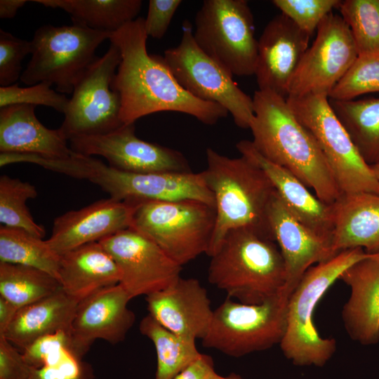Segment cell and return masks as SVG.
Returning <instances> with one entry per match:
<instances>
[{
	"mask_svg": "<svg viewBox=\"0 0 379 379\" xmlns=\"http://www.w3.org/2000/svg\"><path fill=\"white\" fill-rule=\"evenodd\" d=\"M32 52L31 41L21 39L0 29V85L14 84L22 75V62Z\"/></svg>",
	"mask_w": 379,
	"mask_h": 379,
	"instance_id": "74e56055",
	"label": "cell"
},
{
	"mask_svg": "<svg viewBox=\"0 0 379 379\" xmlns=\"http://www.w3.org/2000/svg\"><path fill=\"white\" fill-rule=\"evenodd\" d=\"M181 0H150L144 19L147 36L160 39L166 34Z\"/></svg>",
	"mask_w": 379,
	"mask_h": 379,
	"instance_id": "60d3db41",
	"label": "cell"
},
{
	"mask_svg": "<svg viewBox=\"0 0 379 379\" xmlns=\"http://www.w3.org/2000/svg\"><path fill=\"white\" fill-rule=\"evenodd\" d=\"M145 300L148 314L169 331L195 340L206 334L213 310L207 291L197 279L180 277Z\"/></svg>",
	"mask_w": 379,
	"mask_h": 379,
	"instance_id": "ffe728a7",
	"label": "cell"
},
{
	"mask_svg": "<svg viewBox=\"0 0 379 379\" xmlns=\"http://www.w3.org/2000/svg\"><path fill=\"white\" fill-rule=\"evenodd\" d=\"M215 373L212 357L201 354L194 362L176 375L173 379H213Z\"/></svg>",
	"mask_w": 379,
	"mask_h": 379,
	"instance_id": "7bdbcfd3",
	"label": "cell"
},
{
	"mask_svg": "<svg viewBox=\"0 0 379 379\" xmlns=\"http://www.w3.org/2000/svg\"><path fill=\"white\" fill-rule=\"evenodd\" d=\"M310 38L282 13L269 21L258 40L254 75L258 90L287 97L291 80L309 48Z\"/></svg>",
	"mask_w": 379,
	"mask_h": 379,
	"instance_id": "ac0fdd59",
	"label": "cell"
},
{
	"mask_svg": "<svg viewBox=\"0 0 379 379\" xmlns=\"http://www.w3.org/2000/svg\"><path fill=\"white\" fill-rule=\"evenodd\" d=\"M60 260L46 240L20 228L1 226L0 262L39 269L58 280Z\"/></svg>",
	"mask_w": 379,
	"mask_h": 379,
	"instance_id": "4dcf8cb0",
	"label": "cell"
},
{
	"mask_svg": "<svg viewBox=\"0 0 379 379\" xmlns=\"http://www.w3.org/2000/svg\"><path fill=\"white\" fill-rule=\"evenodd\" d=\"M62 289L80 301L93 293L119 284V269L100 242L81 246L60 255Z\"/></svg>",
	"mask_w": 379,
	"mask_h": 379,
	"instance_id": "484cf974",
	"label": "cell"
},
{
	"mask_svg": "<svg viewBox=\"0 0 379 379\" xmlns=\"http://www.w3.org/2000/svg\"><path fill=\"white\" fill-rule=\"evenodd\" d=\"M61 288L59 281L34 267L0 262V296L18 309Z\"/></svg>",
	"mask_w": 379,
	"mask_h": 379,
	"instance_id": "1f68e13d",
	"label": "cell"
},
{
	"mask_svg": "<svg viewBox=\"0 0 379 379\" xmlns=\"http://www.w3.org/2000/svg\"><path fill=\"white\" fill-rule=\"evenodd\" d=\"M329 102L364 161L378 164L379 98Z\"/></svg>",
	"mask_w": 379,
	"mask_h": 379,
	"instance_id": "f1b7e54d",
	"label": "cell"
},
{
	"mask_svg": "<svg viewBox=\"0 0 379 379\" xmlns=\"http://www.w3.org/2000/svg\"><path fill=\"white\" fill-rule=\"evenodd\" d=\"M293 114L315 140L342 193L379 194V182L360 156L325 94L288 96Z\"/></svg>",
	"mask_w": 379,
	"mask_h": 379,
	"instance_id": "8fae6325",
	"label": "cell"
},
{
	"mask_svg": "<svg viewBox=\"0 0 379 379\" xmlns=\"http://www.w3.org/2000/svg\"><path fill=\"white\" fill-rule=\"evenodd\" d=\"M34 105H13L0 108L1 153L32 154L65 158L73 151L62 131L50 129L36 118Z\"/></svg>",
	"mask_w": 379,
	"mask_h": 379,
	"instance_id": "cb8c5ba5",
	"label": "cell"
},
{
	"mask_svg": "<svg viewBox=\"0 0 379 379\" xmlns=\"http://www.w3.org/2000/svg\"><path fill=\"white\" fill-rule=\"evenodd\" d=\"M253 101L254 117L250 129L256 150L313 189L323 202H335L341 192L332 170L312 135L293 114L286 98L258 90Z\"/></svg>",
	"mask_w": 379,
	"mask_h": 379,
	"instance_id": "7a4b0ae2",
	"label": "cell"
},
{
	"mask_svg": "<svg viewBox=\"0 0 379 379\" xmlns=\"http://www.w3.org/2000/svg\"><path fill=\"white\" fill-rule=\"evenodd\" d=\"M144 19L126 23L112 33L109 40L116 45L121 60L112 83L121 98L123 124L159 112H175L194 117L204 124L213 125L226 117L222 106L199 100L177 82L164 57L149 54Z\"/></svg>",
	"mask_w": 379,
	"mask_h": 379,
	"instance_id": "6da1fadb",
	"label": "cell"
},
{
	"mask_svg": "<svg viewBox=\"0 0 379 379\" xmlns=\"http://www.w3.org/2000/svg\"><path fill=\"white\" fill-rule=\"evenodd\" d=\"M331 208L332 247L336 254L355 248L368 253H379L378 194L342 193Z\"/></svg>",
	"mask_w": 379,
	"mask_h": 379,
	"instance_id": "d4e9b609",
	"label": "cell"
},
{
	"mask_svg": "<svg viewBox=\"0 0 379 379\" xmlns=\"http://www.w3.org/2000/svg\"><path fill=\"white\" fill-rule=\"evenodd\" d=\"M131 300L118 284L80 300L71 326L72 352L83 359L98 339L112 345L123 342L135 320V314L128 307Z\"/></svg>",
	"mask_w": 379,
	"mask_h": 379,
	"instance_id": "e0dca14e",
	"label": "cell"
},
{
	"mask_svg": "<svg viewBox=\"0 0 379 379\" xmlns=\"http://www.w3.org/2000/svg\"><path fill=\"white\" fill-rule=\"evenodd\" d=\"M99 242L116 262L121 274L119 284L131 299L161 291L180 277L182 266L132 227Z\"/></svg>",
	"mask_w": 379,
	"mask_h": 379,
	"instance_id": "9a60e30c",
	"label": "cell"
},
{
	"mask_svg": "<svg viewBox=\"0 0 379 379\" xmlns=\"http://www.w3.org/2000/svg\"><path fill=\"white\" fill-rule=\"evenodd\" d=\"M91 364L77 357L71 350L66 351L56 361L33 368L29 379H94Z\"/></svg>",
	"mask_w": 379,
	"mask_h": 379,
	"instance_id": "ab89813d",
	"label": "cell"
},
{
	"mask_svg": "<svg viewBox=\"0 0 379 379\" xmlns=\"http://www.w3.org/2000/svg\"><path fill=\"white\" fill-rule=\"evenodd\" d=\"M29 1L27 0H1L0 18L1 19L13 18L17 11Z\"/></svg>",
	"mask_w": 379,
	"mask_h": 379,
	"instance_id": "f6af8a7d",
	"label": "cell"
},
{
	"mask_svg": "<svg viewBox=\"0 0 379 379\" xmlns=\"http://www.w3.org/2000/svg\"><path fill=\"white\" fill-rule=\"evenodd\" d=\"M79 302L61 288L45 298L20 308L3 336L22 351L42 335L71 331Z\"/></svg>",
	"mask_w": 379,
	"mask_h": 379,
	"instance_id": "4316f807",
	"label": "cell"
},
{
	"mask_svg": "<svg viewBox=\"0 0 379 379\" xmlns=\"http://www.w3.org/2000/svg\"><path fill=\"white\" fill-rule=\"evenodd\" d=\"M78 154L105 158L115 169L134 173L190 171L187 159L177 150L147 142L135 134L134 124L101 135L69 140Z\"/></svg>",
	"mask_w": 379,
	"mask_h": 379,
	"instance_id": "2e32d148",
	"label": "cell"
},
{
	"mask_svg": "<svg viewBox=\"0 0 379 379\" xmlns=\"http://www.w3.org/2000/svg\"><path fill=\"white\" fill-rule=\"evenodd\" d=\"M206 161L202 173L213 194L216 213L207 255H213L235 229H252L275 241L268 220L275 189L265 172L243 156L230 158L212 148L206 149Z\"/></svg>",
	"mask_w": 379,
	"mask_h": 379,
	"instance_id": "3957f363",
	"label": "cell"
},
{
	"mask_svg": "<svg viewBox=\"0 0 379 379\" xmlns=\"http://www.w3.org/2000/svg\"><path fill=\"white\" fill-rule=\"evenodd\" d=\"M289 294L284 288L260 304H246L227 298L213 310L201 340L206 348L240 357L280 344L286 328Z\"/></svg>",
	"mask_w": 379,
	"mask_h": 379,
	"instance_id": "52a82bcc",
	"label": "cell"
},
{
	"mask_svg": "<svg viewBox=\"0 0 379 379\" xmlns=\"http://www.w3.org/2000/svg\"><path fill=\"white\" fill-rule=\"evenodd\" d=\"M51 86L40 82L29 87H20L18 84L0 87V108L13 105H44L64 114L69 99Z\"/></svg>",
	"mask_w": 379,
	"mask_h": 379,
	"instance_id": "d590c367",
	"label": "cell"
},
{
	"mask_svg": "<svg viewBox=\"0 0 379 379\" xmlns=\"http://www.w3.org/2000/svg\"><path fill=\"white\" fill-rule=\"evenodd\" d=\"M370 254L361 248L345 250L310 267L288 298L286 328L280 343L285 357L298 366L321 367L336 351V340L324 338L313 322L317 305L342 273Z\"/></svg>",
	"mask_w": 379,
	"mask_h": 379,
	"instance_id": "5b68a950",
	"label": "cell"
},
{
	"mask_svg": "<svg viewBox=\"0 0 379 379\" xmlns=\"http://www.w3.org/2000/svg\"><path fill=\"white\" fill-rule=\"evenodd\" d=\"M236 147L241 156L253 161L265 172L288 211L307 230L332 245L331 204L319 199L288 171L263 157L251 141L241 140Z\"/></svg>",
	"mask_w": 379,
	"mask_h": 379,
	"instance_id": "7402d4cb",
	"label": "cell"
},
{
	"mask_svg": "<svg viewBox=\"0 0 379 379\" xmlns=\"http://www.w3.org/2000/svg\"><path fill=\"white\" fill-rule=\"evenodd\" d=\"M112 33L76 23L41 26L31 41L32 58L20 81L28 86L48 82L60 93H72L76 82L98 58L96 49Z\"/></svg>",
	"mask_w": 379,
	"mask_h": 379,
	"instance_id": "ba28073f",
	"label": "cell"
},
{
	"mask_svg": "<svg viewBox=\"0 0 379 379\" xmlns=\"http://www.w3.org/2000/svg\"><path fill=\"white\" fill-rule=\"evenodd\" d=\"M36 187L29 182L3 175L0 177V222L2 225L22 229L44 238L45 229L32 218L27 201L37 196Z\"/></svg>",
	"mask_w": 379,
	"mask_h": 379,
	"instance_id": "d6a6232c",
	"label": "cell"
},
{
	"mask_svg": "<svg viewBox=\"0 0 379 379\" xmlns=\"http://www.w3.org/2000/svg\"><path fill=\"white\" fill-rule=\"evenodd\" d=\"M272 2L280 10L281 13L311 36L323 20L332 13V10L338 8L341 1L274 0Z\"/></svg>",
	"mask_w": 379,
	"mask_h": 379,
	"instance_id": "8d00e7d4",
	"label": "cell"
},
{
	"mask_svg": "<svg viewBox=\"0 0 379 379\" xmlns=\"http://www.w3.org/2000/svg\"><path fill=\"white\" fill-rule=\"evenodd\" d=\"M213 379H244V378L239 375L236 374L234 373H232L226 376L220 375L216 373L215 375H214Z\"/></svg>",
	"mask_w": 379,
	"mask_h": 379,
	"instance_id": "bcb514c9",
	"label": "cell"
},
{
	"mask_svg": "<svg viewBox=\"0 0 379 379\" xmlns=\"http://www.w3.org/2000/svg\"><path fill=\"white\" fill-rule=\"evenodd\" d=\"M193 29L198 46L232 76L255 74L258 40L246 0H204Z\"/></svg>",
	"mask_w": 379,
	"mask_h": 379,
	"instance_id": "30bf717a",
	"label": "cell"
},
{
	"mask_svg": "<svg viewBox=\"0 0 379 379\" xmlns=\"http://www.w3.org/2000/svg\"><path fill=\"white\" fill-rule=\"evenodd\" d=\"M134 209L133 203L111 197L96 201L57 217L46 241L59 255L81 246L99 242L131 227Z\"/></svg>",
	"mask_w": 379,
	"mask_h": 379,
	"instance_id": "d6986e66",
	"label": "cell"
},
{
	"mask_svg": "<svg viewBox=\"0 0 379 379\" xmlns=\"http://www.w3.org/2000/svg\"><path fill=\"white\" fill-rule=\"evenodd\" d=\"M375 178L379 182V163L370 166Z\"/></svg>",
	"mask_w": 379,
	"mask_h": 379,
	"instance_id": "7dc6e473",
	"label": "cell"
},
{
	"mask_svg": "<svg viewBox=\"0 0 379 379\" xmlns=\"http://www.w3.org/2000/svg\"><path fill=\"white\" fill-rule=\"evenodd\" d=\"M358 55L349 27L340 15L331 13L318 27L316 38L291 80L287 97L328 96Z\"/></svg>",
	"mask_w": 379,
	"mask_h": 379,
	"instance_id": "5bb4252c",
	"label": "cell"
},
{
	"mask_svg": "<svg viewBox=\"0 0 379 379\" xmlns=\"http://www.w3.org/2000/svg\"><path fill=\"white\" fill-rule=\"evenodd\" d=\"M121 60L112 43L76 82L60 127L66 138L105 134L120 126L121 98L112 83Z\"/></svg>",
	"mask_w": 379,
	"mask_h": 379,
	"instance_id": "4fadbf2b",
	"label": "cell"
},
{
	"mask_svg": "<svg viewBox=\"0 0 379 379\" xmlns=\"http://www.w3.org/2000/svg\"><path fill=\"white\" fill-rule=\"evenodd\" d=\"M132 228L182 266L208 251L215 208L197 201L132 202Z\"/></svg>",
	"mask_w": 379,
	"mask_h": 379,
	"instance_id": "9c48e42d",
	"label": "cell"
},
{
	"mask_svg": "<svg viewBox=\"0 0 379 379\" xmlns=\"http://www.w3.org/2000/svg\"><path fill=\"white\" fill-rule=\"evenodd\" d=\"M139 329L155 347L157 365L154 379H173L201 354L195 340L169 331L149 314L142 319Z\"/></svg>",
	"mask_w": 379,
	"mask_h": 379,
	"instance_id": "f546056e",
	"label": "cell"
},
{
	"mask_svg": "<svg viewBox=\"0 0 379 379\" xmlns=\"http://www.w3.org/2000/svg\"><path fill=\"white\" fill-rule=\"evenodd\" d=\"M359 55L379 51V0H345L338 7Z\"/></svg>",
	"mask_w": 379,
	"mask_h": 379,
	"instance_id": "836d02e7",
	"label": "cell"
},
{
	"mask_svg": "<svg viewBox=\"0 0 379 379\" xmlns=\"http://www.w3.org/2000/svg\"><path fill=\"white\" fill-rule=\"evenodd\" d=\"M67 350L72 352L70 331H60L36 338L21 352L28 364L36 368L56 361Z\"/></svg>",
	"mask_w": 379,
	"mask_h": 379,
	"instance_id": "f35d334b",
	"label": "cell"
},
{
	"mask_svg": "<svg viewBox=\"0 0 379 379\" xmlns=\"http://www.w3.org/2000/svg\"><path fill=\"white\" fill-rule=\"evenodd\" d=\"M32 369L22 352L0 335V379H29Z\"/></svg>",
	"mask_w": 379,
	"mask_h": 379,
	"instance_id": "b9f144b4",
	"label": "cell"
},
{
	"mask_svg": "<svg viewBox=\"0 0 379 379\" xmlns=\"http://www.w3.org/2000/svg\"><path fill=\"white\" fill-rule=\"evenodd\" d=\"M376 92H379V51L359 55L328 98L349 100Z\"/></svg>",
	"mask_w": 379,
	"mask_h": 379,
	"instance_id": "e575fe53",
	"label": "cell"
},
{
	"mask_svg": "<svg viewBox=\"0 0 379 379\" xmlns=\"http://www.w3.org/2000/svg\"><path fill=\"white\" fill-rule=\"evenodd\" d=\"M68 176L87 180L111 198L128 202L197 201L215 208L213 194L202 172L128 173L102 161L76 153L67 166Z\"/></svg>",
	"mask_w": 379,
	"mask_h": 379,
	"instance_id": "8992f818",
	"label": "cell"
},
{
	"mask_svg": "<svg viewBox=\"0 0 379 379\" xmlns=\"http://www.w3.org/2000/svg\"><path fill=\"white\" fill-rule=\"evenodd\" d=\"M51 8H60L73 23L92 29L114 32L137 18L141 0H34Z\"/></svg>",
	"mask_w": 379,
	"mask_h": 379,
	"instance_id": "83f0119b",
	"label": "cell"
},
{
	"mask_svg": "<svg viewBox=\"0 0 379 379\" xmlns=\"http://www.w3.org/2000/svg\"><path fill=\"white\" fill-rule=\"evenodd\" d=\"M179 44L165 51L164 60L179 85L192 96L224 107L241 128H250L254 117L253 98L233 76L197 44L192 24L185 20Z\"/></svg>",
	"mask_w": 379,
	"mask_h": 379,
	"instance_id": "7c38bea8",
	"label": "cell"
},
{
	"mask_svg": "<svg viewBox=\"0 0 379 379\" xmlns=\"http://www.w3.org/2000/svg\"><path fill=\"white\" fill-rule=\"evenodd\" d=\"M211 258L208 281L240 302L262 303L284 286V262L277 242L254 230L230 231Z\"/></svg>",
	"mask_w": 379,
	"mask_h": 379,
	"instance_id": "277c9868",
	"label": "cell"
},
{
	"mask_svg": "<svg viewBox=\"0 0 379 379\" xmlns=\"http://www.w3.org/2000/svg\"><path fill=\"white\" fill-rule=\"evenodd\" d=\"M19 309L0 296V335H3Z\"/></svg>",
	"mask_w": 379,
	"mask_h": 379,
	"instance_id": "ee69618b",
	"label": "cell"
},
{
	"mask_svg": "<svg viewBox=\"0 0 379 379\" xmlns=\"http://www.w3.org/2000/svg\"><path fill=\"white\" fill-rule=\"evenodd\" d=\"M268 220L284 262V288L291 294L310 267L337 254L331 243L307 230L288 211L276 190L268 209Z\"/></svg>",
	"mask_w": 379,
	"mask_h": 379,
	"instance_id": "44dd1931",
	"label": "cell"
},
{
	"mask_svg": "<svg viewBox=\"0 0 379 379\" xmlns=\"http://www.w3.org/2000/svg\"><path fill=\"white\" fill-rule=\"evenodd\" d=\"M350 289L342 320L349 336L365 345L379 341V253L370 254L340 275Z\"/></svg>",
	"mask_w": 379,
	"mask_h": 379,
	"instance_id": "603a6c76",
	"label": "cell"
}]
</instances>
